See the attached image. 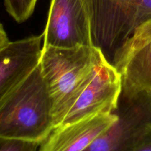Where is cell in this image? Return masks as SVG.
<instances>
[{"instance_id":"cell-1","label":"cell","mask_w":151,"mask_h":151,"mask_svg":"<svg viewBox=\"0 0 151 151\" xmlns=\"http://www.w3.org/2000/svg\"><path fill=\"white\" fill-rule=\"evenodd\" d=\"M104 57L94 46H43L39 66L51 98L55 128L62 123Z\"/></svg>"},{"instance_id":"cell-2","label":"cell","mask_w":151,"mask_h":151,"mask_svg":"<svg viewBox=\"0 0 151 151\" xmlns=\"http://www.w3.org/2000/svg\"><path fill=\"white\" fill-rule=\"evenodd\" d=\"M54 128L51 98L38 64L0 108V137L41 144Z\"/></svg>"},{"instance_id":"cell-3","label":"cell","mask_w":151,"mask_h":151,"mask_svg":"<svg viewBox=\"0 0 151 151\" xmlns=\"http://www.w3.org/2000/svg\"><path fill=\"white\" fill-rule=\"evenodd\" d=\"M88 16L93 46L111 63L116 50L151 19V0H81Z\"/></svg>"},{"instance_id":"cell-4","label":"cell","mask_w":151,"mask_h":151,"mask_svg":"<svg viewBox=\"0 0 151 151\" xmlns=\"http://www.w3.org/2000/svg\"><path fill=\"white\" fill-rule=\"evenodd\" d=\"M116 120L83 151H133L151 128V92L120 97Z\"/></svg>"},{"instance_id":"cell-5","label":"cell","mask_w":151,"mask_h":151,"mask_svg":"<svg viewBox=\"0 0 151 151\" xmlns=\"http://www.w3.org/2000/svg\"><path fill=\"white\" fill-rule=\"evenodd\" d=\"M111 63L122 78L121 97L151 92V19L140 25L116 50Z\"/></svg>"},{"instance_id":"cell-6","label":"cell","mask_w":151,"mask_h":151,"mask_svg":"<svg viewBox=\"0 0 151 151\" xmlns=\"http://www.w3.org/2000/svg\"><path fill=\"white\" fill-rule=\"evenodd\" d=\"M122 88L120 74L104 57L60 125L114 113L119 107Z\"/></svg>"},{"instance_id":"cell-7","label":"cell","mask_w":151,"mask_h":151,"mask_svg":"<svg viewBox=\"0 0 151 151\" xmlns=\"http://www.w3.org/2000/svg\"><path fill=\"white\" fill-rule=\"evenodd\" d=\"M43 35L44 47L93 46L90 21L81 0H51Z\"/></svg>"},{"instance_id":"cell-8","label":"cell","mask_w":151,"mask_h":151,"mask_svg":"<svg viewBox=\"0 0 151 151\" xmlns=\"http://www.w3.org/2000/svg\"><path fill=\"white\" fill-rule=\"evenodd\" d=\"M44 35L8 44L0 52V108L12 93L38 66Z\"/></svg>"},{"instance_id":"cell-9","label":"cell","mask_w":151,"mask_h":151,"mask_svg":"<svg viewBox=\"0 0 151 151\" xmlns=\"http://www.w3.org/2000/svg\"><path fill=\"white\" fill-rule=\"evenodd\" d=\"M116 119L114 112L59 125L41 143L38 151H83Z\"/></svg>"},{"instance_id":"cell-10","label":"cell","mask_w":151,"mask_h":151,"mask_svg":"<svg viewBox=\"0 0 151 151\" xmlns=\"http://www.w3.org/2000/svg\"><path fill=\"white\" fill-rule=\"evenodd\" d=\"M38 0H4L6 10L18 23L27 20L35 10Z\"/></svg>"},{"instance_id":"cell-11","label":"cell","mask_w":151,"mask_h":151,"mask_svg":"<svg viewBox=\"0 0 151 151\" xmlns=\"http://www.w3.org/2000/svg\"><path fill=\"white\" fill-rule=\"evenodd\" d=\"M39 143L0 137V151H38Z\"/></svg>"},{"instance_id":"cell-12","label":"cell","mask_w":151,"mask_h":151,"mask_svg":"<svg viewBox=\"0 0 151 151\" xmlns=\"http://www.w3.org/2000/svg\"><path fill=\"white\" fill-rule=\"evenodd\" d=\"M133 151H151V128Z\"/></svg>"},{"instance_id":"cell-13","label":"cell","mask_w":151,"mask_h":151,"mask_svg":"<svg viewBox=\"0 0 151 151\" xmlns=\"http://www.w3.org/2000/svg\"><path fill=\"white\" fill-rule=\"evenodd\" d=\"M9 41H9L7 33L4 30V27L0 23V52L8 44Z\"/></svg>"}]
</instances>
